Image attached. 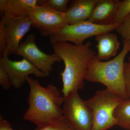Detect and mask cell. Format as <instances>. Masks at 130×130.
I'll use <instances>...</instances> for the list:
<instances>
[{
    "instance_id": "cell-9",
    "label": "cell",
    "mask_w": 130,
    "mask_h": 130,
    "mask_svg": "<svg viewBox=\"0 0 130 130\" xmlns=\"http://www.w3.org/2000/svg\"><path fill=\"white\" fill-rule=\"evenodd\" d=\"M36 40L34 33L28 35L24 41L21 42L14 54L26 59L48 76L53 71V65L55 62L62 61V59L56 54L48 55L43 53L37 47Z\"/></svg>"
},
{
    "instance_id": "cell-16",
    "label": "cell",
    "mask_w": 130,
    "mask_h": 130,
    "mask_svg": "<svg viewBox=\"0 0 130 130\" xmlns=\"http://www.w3.org/2000/svg\"><path fill=\"white\" fill-rule=\"evenodd\" d=\"M130 14V0L120 2L113 24L120 25Z\"/></svg>"
},
{
    "instance_id": "cell-8",
    "label": "cell",
    "mask_w": 130,
    "mask_h": 130,
    "mask_svg": "<svg viewBox=\"0 0 130 130\" xmlns=\"http://www.w3.org/2000/svg\"><path fill=\"white\" fill-rule=\"evenodd\" d=\"M63 116L76 130H92L93 113L86 101H84L78 91L70 92L64 97Z\"/></svg>"
},
{
    "instance_id": "cell-1",
    "label": "cell",
    "mask_w": 130,
    "mask_h": 130,
    "mask_svg": "<svg viewBox=\"0 0 130 130\" xmlns=\"http://www.w3.org/2000/svg\"><path fill=\"white\" fill-rule=\"evenodd\" d=\"M30 88L28 98L29 108L24 119L35 124L37 128H42L56 124L64 118L61 105L64 97L56 86L50 84L44 87L40 82L26 77Z\"/></svg>"
},
{
    "instance_id": "cell-3",
    "label": "cell",
    "mask_w": 130,
    "mask_h": 130,
    "mask_svg": "<svg viewBox=\"0 0 130 130\" xmlns=\"http://www.w3.org/2000/svg\"><path fill=\"white\" fill-rule=\"evenodd\" d=\"M121 52L112 59L103 61L96 57L90 62L85 80L100 83L123 100L129 99L126 90L124 76L125 58L130 51V41H123Z\"/></svg>"
},
{
    "instance_id": "cell-4",
    "label": "cell",
    "mask_w": 130,
    "mask_h": 130,
    "mask_svg": "<svg viewBox=\"0 0 130 130\" xmlns=\"http://www.w3.org/2000/svg\"><path fill=\"white\" fill-rule=\"evenodd\" d=\"M123 99L106 89L86 101L93 113L92 130H107L116 125L114 112Z\"/></svg>"
},
{
    "instance_id": "cell-23",
    "label": "cell",
    "mask_w": 130,
    "mask_h": 130,
    "mask_svg": "<svg viewBox=\"0 0 130 130\" xmlns=\"http://www.w3.org/2000/svg\"><path fill=\"white\" fill-rule=\"evenodd\" d=\"M130 53V55L129 56V58H128V62H130V51L129 52Z\"/></svg>"
},
{
    "instance_id": "cell-12",
    "label": "cell",
    "mask_w": 130,
    "mask_h": 130,
    "mask_svg": "<svg viewBox=\"0 0 130 130\" xmlns=\"http://www.w3.org/2000/svg\"><path fill=\"white\" fill-rule=\"evenodd\" d=\"M98 0H74L72 2L66 18L70 25L88 21Z\"/></svg>"
},
{
    "instance_id": "cell-11",
    "label": "cell",
    "mask_w": 130,
    "mask_h": 130,
    "mask_svg": "<svg viewBox=\"0 0 130 130\" xmlns=\"http://www.w3.org/2000/svg\"><path fill=\"white\" fill-rule=\"evenodd\" d=\"M120 2L119 0H98L88 21L100 25L113 24Z\"/></svg>"
},
{
    "instance_id": "cell-5",
    "label": "cell",
    "mask_w": 130,
    "mask_h": 130,
    "mask_svg": "<svg viewBox=\"0 0 130 130\" xmlns=\"http://www.w3.org/2000/svg\"><path fill=\"white\" fill-rule=\"evenodd\" d=\"M31 23L28 16L9 18L2 15L0 21L1 57L17 51L23 39L29 30Z\"/></svg>"
},
{
    "instance_id": "cell-14",
    "label": "cell",
    "mask_w": 130,
    "mask_h": 130,
    "mask_svg": "<svg viewBox=\"0 0 130 130\" xmlns=\"http://www.w3.org/2000/svg\"><path fill=\"white\" fill-rule=\"evenodd\" d=\"M97 42L96 58L99 60H107L115 56L120 47V43L116 34L106 32L95 37Z\"/></svg>"
},
{
    "instance_id": "cell-7",
    "label": "cell",
    "mask_w": 130,
    "mask_h": 130,
    "mask_svg": "<svg viewBox=\"0 0 130 130\" xmlns=\"http://www.w3.org/2000/svg\"><path fill=\"white\" fill-rule=\"evenodd\" d=\"M31 26L38 30L41 36L50 37L69 25L65 13L57 11L40 1V5L28 15Z\"/></svg>"
},
{
    "instance_id": "cell-22",
    "label": "cell",
    "mask_w": 130,
    "mask_h": 130,
    "mask_svg": "<svg viewBox=\"0 0 130 130\" xmlns=\"http://www.w3.org/2000/svg\"><path fill=\"white\" fill-rule=\"evenodd\" d=\"M0 130H14L11 124L3 118L1 115H0Z\"/></svg>"
},
{
    "instance_id": "cell-2",
    "label": "cell",
    "mask_w": 130,
    "mask_h": 130,
    "mask_svg": "<svg viewBox=\"0 0 130 130\" xmlns=\"http://www.w3.org/2000/svg\"><path fill=\"white\" fill-rule=\"evenodd\" d=\"M54 53L60 57L64 64V69L60 75L63 88L61 92L64 97L70 92L82 90L88 67L91 61L96 56L88 42L77 46L69 42H59L51 44Z\"/></svg>"
},
{
    "instance_id": "cell-18",
    "label": "cell",
    "mask_w": 130,
    "mask_h": 130,
    "mask_svg": "<svg viewBox=\"0 0 130 130\" xmlns=\"http://www.w3.org/2000/svg\"><path fill=\"white\" fill-rule=\"evenodd\" d=\"M115 30L121 36L123 41H130V14Z\"/></svg>"
},
{
    "instance_id": "cell-6",
    "label": "cell",
    "mask_w": 130,
    "mask_h": 130,
    "mask_svg": "<svg viewBox=\"0 0 130 130\" xmlns=\"http://www.w3.org/2000/svg\"><path fill=\"white\" fill-rule=\"evenodd\" d=\"M119 24L100 25L89 21L68 25L50 37L51 44L59 42H71L76 46L83 45L86 39L115 30Z\"/></svg>"
},
{
    "instance_id": "cell-13",
    "label": "cell",
    "mask_w": 130,
    "mask_h": 130,
    "mask_svg": "<svg viewBox=\"0 0 130 130\" xmlns=\"http://www.w3.org/2000/svg\"><path fill=\"white\" fill-rule=\"evenodd\" d=\"M37 0H0V10L2 15L9 18L28 16L30 12L38 5Z\"/></svg>"
},
{
    "instance_id": "cell-19",
    "label": "cell",
    "mask_w": 130,
    "mask_h": 130,
    "mask_svg": "<svg viewBox=\"0 0 130 130\" xmlns=\"http://www.w3.org/2000/svg\"><path fill=\"white\" fill-rule=\"evenodd\" d=\"M34 130H76L73 126L66 119L63 118L58 123L42 128H37Z\"/></svg>"
},
{
    "instance_id": "cell-15",
    "label": "cell",
    "mask_w": 130,
    "mask_h": 130,
    "mask_svg": "<svg viewBox=\"0 0 130 130\" xmlns=\"http://www.w3.org/2000/svg\"><path fill=\"white\" fill-rule=\"evenodd\" d=\"M114 116L116 125L125 129L130 130V99L122 100L116 107Z\"/></svg>"
},
{
    "instance_id": "cell-21",
    "label": "cell",
    "mask_w": 130,
    "mask_h": 130,
    "mask_svg": "<svg viewBox=\"0 0 130 130\" xmlns=\"http://www.w3.org/2000/svg\"><path fill=\"white\" fill-rule=\"evenodd\" d=\"M124 76L126 90L129 99H130V62L125 63L124 69Z\"/></svg>"
},
{
    "instance_id": "cell-10",
    "label": "cell",
    "mask_w": 130,
    "mask_h": 130,
    "mask_svg": "<svg viewBox=\"0 0 130 130\" xmlns=\"http://www.w3.org/2000/svg\"><path fill=\"white\" fill-rule=\"evenodd\" d=\"M0 67L9 75L12 86L18 89L22 87L29 75L32 74L38 78L48 76L25 58L21 60L12 61L8 56H2L0 59Z\"/></svg>"
},
{
    "instance_id": "cell-17",
    "label": "cell",
    "mask_w": 130,
    "mask_h": 130,
    "mask_svg": "<svg viewBox=\"0 0 130 130\" xmlns=\"http://www.w3.org/2000/svg\"><path fill=\"white\" fill-rule=\"evenodd\" d=\"M71 1L70 0H47L43 1V2L57 11L65 13L68 9V5Z\"/></svg>"
},
{
    "instance_id": "cell-20",
    "label": "cell",
    "mask_w": 130,
    "mask_h": 130,
    "mask_svg": "<svg viewBox=\"0 0 130 130\" xmlns=\"http://www.w3.org/2000/svg\"><path fill=\"white\" fill-rule=\"evenodd\" d=\"M0 85L5 90L9 89L12 86L9 75L2 67H0Z\"/></svg>"
}]
</instances>
